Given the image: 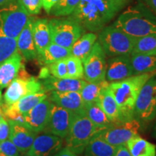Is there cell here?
<instances>
[{"instance_id":"29","label":"cell","mask_w":156,"mask_h":156,"mask_svg":"<svg viewBox=\"0 0 156 156\" xmlns=\"http://www.w3.org/2000/svg\"><path fill=\"white\" fill-rule=\"evenodd\" d=\"M84 114L93 124L103 127H108L113 123L103 112L96 102L86 103L84 106Z\"/></svg>"},{"instance_id":"46","label":"cell","mask_w":156,"mask_h":156,"mask_svg":"<svg viewBox=\"0 0 156 156\" xmlns=\"http://www.w3.org/2000/svg\"><path fill=\"white\" fill-rule=\"evenodd\" d=\"M154 136H155L156 137V122H155V126H154Z\"/></svg>"},{"instance_id":"13","label":"cell","mask_w":156,"mask_h":156,"mask_svg":"<svg viewBox=\"0 0 156 156\" xmlns=\"http://www.w3.org/2000/svg\"><path fill=\"white\" fill-rule=\"evenodd\" d=\"M133 75L131 55L110 57L106 62V80L109 83L123 80Z\"/></svg>"},{"instance_id":"16","label":"cell","mask_w":156,"mask_h":156,"mask_svg":"<svg viewBox=\"0 0 156 156\" xmlns=\"http://www.w3.org/2000/svg\"><path fill=\"white\" fill-rule=\"evenodd\" d=\"M9 126L8 139L18 149L20 153H26L29 151L36 136V133L22 124L7 120Z\"/></svg>"},{"instance_id":"27","label":"cell","mask_w":156,"mask_h":156,"mask_svg":"<svg viewBox=\"0 0 156 156\" xmlns=\"http://www.w3.org/2000/svg\"><path fill=\"white\" fill-rule=\"evenodd\" d=\"M131 62L133 75L156 71V55L132 54Z\"/></svg>"},{"instance_id":"35","label":"cell","mask_w":156,"mask_h":156,"mask_svg":"<svg viewBox=\"0 0 156 156\" xmlns=\"http://www.w3.org/2000/svg\"><path fill=\"white\" fill-rule=\"evenodd\" d=\"M48 69L51 75L56 78H67V69L65 58L48 65Z\"/></svg>"},{"instance_id":"3","label":"cell","mask_w":156,"mask_h":156,"mask_svg":"<svg viewBox=\"0 0 156 156\" xmlns=\"http://www.w3.org/2000/svg\"><path fill=\"white\" fill-rule=\"evenodd\" d=\"M112 25L134 38L156 34V17L142 3L128 7Z\"/></svg>"},{"instance_id":"28","label":"cell","mask_w":156,"mask_h":156,"mask_svg":"<svg viewBox=\"0 0 156 156\" xmlns=\"http://www.w3.org/2000/svg\"><path fill=\"white\" fill-rule=\"evenodd\" d=\"M97 38V35L95 33L90 32L84 34L73 44L71 48V55L80 58L83 62L90 52Z\"/></svg>"},{"instance_id":"6","label":"cell","mask_w":156,"mask_h":156,"mask_svg":"<svg viewBox=\"0 0 156 156\" xmlns=\"http://www.w3.org/2000/svg\"><path fill=\"white\" fill-rule=\"evenodd\" d=\"M29 15L20 0H12L0 7V31L6 36L17 39Z\"/></svg>"},{"instance_id":"30","label":"cell","mask_w":156,"mask_h":156,"mask_svg":"<svg viewBox=\"0 0 156 156\" xmlns=\"http://www.w3.org/2000/svg\"><path fill=\"white\" fill-rule=\"evenodd\" d=\"M108 85L109 83L106 80L101 82H97V83L87 82L80 91L84 104L96 102L101 91L107 88Z\"/></svg>"},{"instance_id":"48","label":"cell","mask_w":156,"mask_h":156,"mask_svg":"<svg viewBox=\"0 0 156 156\" xmlns=\"http://www.w3.org/2000/svg\"><path fill=\"white\" fill-rule=\"evenodd\" d=\"M83 156H86V155H83Z\"/></svg>"},{"instance_id":"21","label":"cell","mask_w":156,"mask_h":156,"mask_svg":"<svg viewBox=\"0 0 156 156\" xmlns=\"http://www.w3.org/2000/svg\"><path fill=\"white\" fill-rule=\"evenodd\" d=\"M33 37L37 54L38 55L51 43L49 25L47 20L38 19L34 21Z\"/></svg>"},{"instance_id":"14","label":"cell","mask_w":156,"mask_h":156,"mask_svg":"<svg viewBox=\"0 0 156 156\" xmlns=\"http://www.w3.org/2000/svg\"><path fill=\"white\" fill-rule=\"evenodd\" d=\"M63 140L52 134H38L26 153L35 156H52L63 147Z\"/></svg>"},{"instance_id":"40","label":"cell","mask_w":156,"mask_h":156,"mask_svg":"<svg viewBox=\"0 0 156 156\" xmlns=\"http://www.w3.org/2000/svg\"><path fill=\"white\" fill-rule=\"evenodd\" d=\"M58 0H41L42 7L47 13H50L52 7L58 2Z\"/></svg>"},{"instance_id":"9","label":"cell","mask_w":156,"mask_h":156,"mask_svg":"<svg viewBox=\"0 0 156 156\" xmlns=\"http://www.w3.org/2000/svg\"><path fill=\"white\" fill-rule=\"evenodd\" d=\"M140 123L136 119L115 123L99 132L96 136L115 147L126 145V142L131 138L139 135V131L141 128Z\"/></svg>"},{"instance_id":"17","label":"cell","mask_w":156,"mask_h":156,"mask_svg":"<svg viewBox=\"0 0 156 156\" xmlns=\"http://www.w3.org/2000/svg\"><path fill=\"white\" fill-rule=\"evenodd\" d=\"M48 98L54 104L68 109L76 114L84 113V102L80 93L77 91H67L58 92L51 91Z\"/></svg>"},{"instance_id":"34","label":"cell","mask_w":156,"mask_h":156,"mask_svg":"<svg viewBox=\"0 0 156 156\" xmlns=\"http://www.w3.org/2000/svg\"><path fill=\"white\" fill-rule=\"evenodd\" d=\"M67 64V78L72 79H83V64L80 58L70 55L65 58Z\"/></svg>"},{"instance_id":"47","label":"cell","mask_w":156,"mask_h":156,"mask_svg":"<svg viewBox=\"0 0 156 156\" xmlns=\"http://www.w3.org/2000/svg\"><path fill=\"white\" fill-rule=\"evenodd\" d=\"M24 156H35V155H29V154L25 153V155Z\"/></svg>"},{"instance_id":"4","label":"cell","mask_w":156,"mask_h":156,"mask_svg":"<svg viewBox=\"0 0 156 156\" xmlns=\"http://www.w3.org/2000/svg\"><path fill=\"white\" fill-rule=\"evenodd\" d=\"M106 128L93 124L84 113L76 114L65 137L66 147L77 155H82L90 140Z\"/></svg>"},{"instance_id":"11","label":"cell","mask_w":156,"mask_h":156,"mask_svg":"<svg viewBox=\"0 0 156 156\" xmlns=\"http://www.w3.org/2000/svg\"><path fill=\"white\" fill-rule=\"evenodd\" d=\"M75 115L76 113L51 102L47 124L43 132L54 134L62 139H65Z\"/></svg>"},{"instance_id":"5","label":"cell","mask_w":156,"mask_h":156,"mask_svg":"<svg viewBox=\"0 0 156 156\" xmlns=\"http://www.w3.org/2000/svg\"><path fill=\"white\" fill-rule=\"evenodd\" d=\"M136 39L113 25L104 27L98 35V43L109 57L131 55Z\"/></svg>"},{"instance_id":"39","label":"cell","mask_w":156,"mask_h":156,"mask_svg":"<svg viewBox=\"0 0 156 156\" xmlns=\"http://www.w3.org/2000/svg\"><path fill=\"white\" fill-rule=\"evenodd\" d=\"M143 5L156 16V0H141Z\"/></svg>"},{"instance_id":"33","label":"cell","mask_w":156,"mask_h":156,"mask_svg":"<svg viewBox=\"0 0 156 156\" xmlns=\"http://www.w3.org/2000/svg\"><path fill=\"white\" fill-rule=\"evenodd\" d=\"M81 0H58L50 13L56 17L68 16L73 14Z\"/></svg>"},{"instance_id":"45","label":"cell","mask_w":156,"mask_h":156,"mask_svg":"<svg viewBox=\"0 0 156 156\" xmlns=\"http://www.w3.org/2000/svg\"><path fill=\"white\" fill-rule=\"evenodd\" d=\"M2 91H1V89H0V106H1L2 104Z\"/></svg>"},{"instance_id":"32","label":"cell","mask_w":156,"mask_h":156,"mask_svg":"<svg viewBox=\"0 0 156 156\" xmlns=\"http://www.w3.org/2000/svg\"><path fill=\"white\" fill-rule=\"evenodd\" d=\"M16 52L17 39L6 36L0 31V64Z\"/></svg>"},{"instance_id":"37","label":"cell","mask_w":156,"mask_h":156,"mask_svg":"<svg viewBox=\"0 0 156 156\" xmlns=\"http://www.w3.org/2000/svg\"><path fill=\"white\" fill-rule=\"evenodd\" d=\"M29 15H37L42 8L41 0H20Z\"/></svg>"},{"instance_id":"44","label":"cell","mask_w":156,"mask_h":156,"mask_svg":"<svg viewBox=\"0 0 156 156\" xmlns=\"http://www.w3.org/2000/svg\"><path fill=\"white\" fill-rule=\"evenodd\" d=\"M3 117V111H2V106H0V121H1Z\"/></svg>"},{"instance_id":"41","label":"cell","mask_w":156,"mask_h":156,"mask_svg":"<svg viewBox=\"0 0 156 156\" xmlns=\"http://www.w3.org/2000/svg\"><path fill=\"white\" fill-rule=\"evenodd\" d=\"M52 156H78V155L72 151L71 150H69L68 147H62L58 153L54 154Z\"/></svg>"},{"instance_id":"36","label":"cell","mask_w":156,"mask_h":156,"mask_svg":"<svg viewBox=\"0 0 156 156\" xmlns=\"http://www.w3.org/2000/svg\"><path fill=\"white\" fill-rule=\"evenodd\" d=\"M20 151L9 139L0 143V156H20Z\"/></svg>"},{"instance_id":"10","label":"cell","mask_w":156,"mask_h":156,"mask_svg":"<svg viewBox=\"0 0 156 156\" xmlns=\"http://www.w3.org/2000/svg\"><path fill=\"white\" fill-rule=\"evenodd\" d=\"M106 54L98 41L93 45L87 57L83 61V79L89 83H97L106 80Z\"/></svg>"},{"instance_id":"31","label":"cell","mask_w":156,"mask_h":156,"mask_svg":"<svg viewBox=\"0 0 156 156\" xmlns=\"http://www.w3.org/2000/svg\"><path fill=\"white\" fill-rule=\"evenodd\" d=\"M132 54L156 55V34L136 38Z\"/></svg>"},{"instance_id":"38","label":"cell","mask_w":156,"mask_h":156,"mask_svg":"<svg viewBox=\"0 0 156 156\" xmlns=\"http://www.w3.org/2000/svg\"><path fill=\"white\" fill-rule=\"evenodd\" d=\"M9 134V126L7 120L5 117H2L0 121V143L8 140Z\"/></svg>"},{"instance_id":"7","label":"cell","mask_w":156,"mask_h":156,"mask_svg":"<svg viewBox=\"0 0 156 156\" xmlns=\"http://www.w3.org/2000/svg\"><path fill=\"white\" fill-rule=\"evenodd\" d=\"M48 25L51 42L69 49L85 33V29L72 17L52 19Z\"/></svg>"},{"instance_id":"8","label":"cell","mask_w":156,"mask_h":156,"mask_svg":"<svg viewBox=\"0 0 156 156\" xmlns=\"http://www.w3.org/2000/svg\"><path fill=\"white\" fill-rule=\"evenodd\" d=\"M134 118L147 122L156 118V75L148 80L140 90L134 106Z\"/></svg>"},{"instance_id":"25","label":"cell","mask_w":156,"mask_h":156,"mask_svg":"<svg viewBox=\"0 0 156 156\" xmlns=\"http://www.w3.org/2000/svg\"><path fill=\"white\" fill-rule=\"evenodd\" d=\"M117 147L95 135L87 143L83 153L86 156H114Z\"/></svg>"},{"instance_id":"20","label":"cell","mask_w":156,"mask_h":156,"mask_svg":"<svg viewBox=\"0 0 156 156\" xmlns=\"http://www.w3.org/2000/svg\"><path fill=\"white\" fill-rule=\"evenodd\" d=\"M23 56L18 51L0 64V89H3L16 78L23 64Z\"/></svg>"},{"instance_id":"43","label":"cell","mask_w":156,"mask_h":156,"mask_svg":"<svg viewBox=\"0 0 156 156\" xmlns=\"http://www.w3.org/2000/svg\"><path fill=\"white\" fill-rule=\"evenodd\" d=\"M12 0H0V7H4V6L9 4Z\"/></svg>"},{"instance_id":"18","label":"cell","mask_w":156,"mask_h":156,"mask_svg":"<svg viewBox=\"0 0 156 156\" xmlns=\"http://www.w3.org/2000/svg\"><path fill=\"white\" fill-rule=\"evenodd\" d=\"M44 91L51 92H67V91H77L80 92L85 83L84 79H72V78H56L48 75L41 82Z\"/></svg>"},{"instance_id":"24","label":"cell","mask_w":156,"mask_h":156,"mask_svg":"<svg viewBox=\"0 0 156 156\" xmlns=\"http://www.w3.org/2000/svg\"><path fill=\"white\" fill-rule=\"evenodd\" d=\"M132 156H156V146L139 135L134 136L126 142Z\"/></svg>"},{"instance_id":"26","label":"cell","mask_w":156,"mask_h":156,"mask_svg":"<svg viewBox=\"0 0 156 156\" xmlns=\"http://www.w3.org/2000/svg\"><path fill=\"white\" fill-rule=\"evenodd\" d=\"M47 98L48 95L46 94V91L41 90L38 93L25 95L10 106L4 105L11 110H14L15 112L20 113V114H25L31 110L34 106H36L41 101Z\"/></svg>"},{"instance_id":"22","label":"cell","mask_w":156,"mask_h":156,"mask_svg":"<svg viewBox=\"0 0 156 156\" xmlns=\"http://www.w3.org/2000/svg\"><path fill=\"white\" fill-rule=\"evenodd\" d=\"M71 55V49L62 47L54 43H51L40 54L37 56L39 62L44 65L64 59Z\"/></svg>"},{"instance_id":"1","label":"cell","mask_w":156,"mask_h":156,"mask_svg":"<svg viewBox=\"0 0 156 156\" xmlns=\"http://www.w3.org/2000/svg\"><path fill=\"white\" fill-rule=\"evenodd\" d=\"M126 0H81L72 18L85 30L100 32L123 8Z\"/></svg>"},{"instance_id":"15","label":"cell","mask_w":156,"mask_h":156,"mask_svg":"<svg viewBox=\"0 0 156 156\" xmlns=\"http://www.w3.org/2000/svg\"><path fill=\"white\" fill-rule=\"evenodd\" d=\"M51 104V102L47 98L23 114L25 126L36 133L44 132L49 117Z\"/></svg>"},{"instance_id":"23","label":"cell","mask_w":156,"mask_h":156,"mask_svg":"<svg viewBox=\"0 0 156 156\" xmlns=\"http://www.w3.org/2000/svg\"><path fill=\"white\" fill-rule=\"evenodd\" d=\"M96 103L113 124L120 122L118 106L108 87L101 91Z\"/></svg>"},{"instance_id":"2","label":"cell","mask_w":156,"mask_h":156,"mask_svg":"<svg viewBox=\"0 0 156 156\" xmlns=\"http://www.w3.org/2000/svg\"><path fill=\"white\" fill-rule=\"evenodd\" d=\"M155 75L156 71L132 75L123 80L109 83L108 90L118 106L120 122L134 119V106L140 90Z\"/></svg>"},{"instance_id":"12","label":"cell","mask_w":156,"mask_h":156,"mask_svg":"<svg viewBox=\"0 0 156 156\" xmlns=\"http://www.w3.org/2000/svg\"><path fill=\"white\" fill-rule=\"evenodd\" d=\"M41 90H44L42 84L36 77L31 76L25 80L16 77L7 87L3 97V104L10 106L25 95Z\"/></svg>"},{"instance_id":"42","label":"cell","mask_w":156,"mask_h":156,"mask_svg":"<svg viewBox=\"0 0 156 156\" xmlns=\"http://www.w3.org/2000/svg\"><path fill=\"white\" fill-rule=\"evenodd\" d=\"M114 156H132L129 152L126 145H121L117 147V150Z\"/></svg>"},{"instance_id":"19","label":"cell","mask_w":156,"mask_h":156,"mask_svg":"<svg viewBox=\"0 0 156 156\" xmlns=\"http://www.w3.org/2000/svg\"><path fill=\"white\" fill-rule=\"evenodd\" d=\"M34 20L29 17L26 25L17 38V51L25 60L35 59L37 58V51L33 37Z\"/></svg>"}]
</instances>
